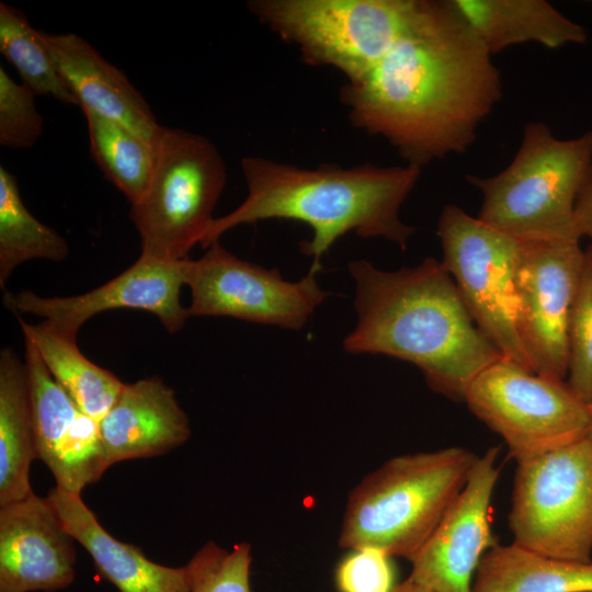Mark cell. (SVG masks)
<instances>
[{
    "instance_id": "obj_27",
    "label": "cell",
    "mask_w": 592,
    "mask_h": 592,
    "mask_svg": "<svg viewBox=\"0 0 592 592\" xmlns=\"http://www.w3.org/2000/svg\"><path fill=\"white\" fill-rule=\"evenodd\" d=\"M568 380L573 394L592 405V246L584 261L569 325Z\"/></svg>"
},
{
    "instance_id": "obj_1",
    "label": "cell",
    "mask_w": 592,
    "mask_h": 592,
    "mask_svg": "<svg viewBox=\"0 0 592 592\" xmlns=\"http://www.w3.org/2000/svg\"><path fill=\"white\" fill-rule=\"evenodd\" d=\"M491 54L452 0H422L388 54L340 99L350 122L386 139L407 164L465 152L502 96Z\"/></svg>"
},
{
    "instance_id": "obj_20",
    "label": "cell",
    "mask_w": 592,
    "mask_h": 592,
    "mask_svg": "<svg viewBox=\"0 0 592 592\" xmlns=\"http://www.w3.org/2000/svg\"><path fill=\"white\" fill-rule=\"evenodd\" d=\"M452 3L491 55L524 43L555 49L588 39L582 25L546 0H452Z\"/></svg>"
},
{
    "instance_id": "obj_24",
    "label": "cell",
    "mask_w": 592,
    "mask_h": 592,
    "mask_svg": "<svg viewBox=\"0 0 592 592\" xmlns=\"http://www.w3.org/2000/svg\"><path fill=\"white\" fill-rule=\"evenodd\" d=\"M89 130L90 150L105 178L130 202L146 193L156 163L155 147L123 124L82 110Z\"/></svg>"
},
{
    "instance_id": "obj_28",
    "label": "cell",
    "mask_w": 592,
    "mask_h": 592,
    "mask_svg": "<svg viewBox=\"0 0 592 592\" xmlns=\"http://www.w3.org/2000/svg\"><path fill=\"white\" fill-rule=\"evenodd\" d=\"M251 545L242 542L225 549L204 544L189 560L191 592H251Z\"/></svg>"
},
{
    "instance_id": "obj_6",
    "label": "cell",
    "mask_w": 592,
    "mask_h": 592,
    "mask_svg": "<svg viewBox=\"0 0 592 592\" xmlns=\"http://www.w3.org/2000/svg\"><path fill=\"white\" fill-rule=\"evenodd\" d=\"M422 0H252L249 11L311 66L363 79L417 18Z\"/></svg>"
},
{
    "instance_id": "obj_9",
    "label": "cell",
    "mask_w": 592,
    "mask_h": 592,
    "mask_svg": "<svg viewBox=\"0 0 592 592\" xmlns=\"http://www.w3.org/2000/svg\"><path fill=\"white\" fill-rule=\"evenodd\" d=\"M464 401L519 463L587 436L590 409L565 380L501 357L468 386Z\"/></svg>"
},
{
    "instance_id": "obj_33",
    "label": "cell",
    "mask_w": 592,
    "mask_h": 592,
    "mask_svg": "<svg viewBox=\"0 0 592 592\" xmlns=\"http://www.w3.org/2000/svg\"><path fill=\"white\" fill-rule=\"evenodd\" d=\"M589 409H590V425H589L587 437L592 440V405L589 406Z\"/></svg>"
},
{
    "instance_id": "obj_7",
    "label": "cell",
    "mask_w": 592,
    "mask_h": 592,
    "mask_svg": "<svg viewBox=\"0 0 592 592\" xmlns=\"http://www.w3.org/2000/svg\"><path fill=\"white\" fill-rule=\"evenodd\" d=\"M156 163L144 196L129 217L141 240L140 255L181 261L201 243L225 187L227 172L217 147L205 136L162 126Z\"/></svg>"
},
{
    "instance_id": "obj_21",
    "label": "cell",
    "mask_w": 592,
    "mask_h": 592,
    "mask_svg": "<svg viewBox=\"0 0 592 592\" xmlns=\"http://www.w3.org/2000/svg\"><path fill=\"white\" fill-rule=\"evenodd\" d=\"M37 458L25 363L15 351L0 352V505L33 492L32 462Z\"/></svg>"
},
{
    "instance_id": "obj_26",
    "label": "cell",
    "mask_w": 592,
    "mask_h": 592,
    "mask_svg": "<svg viewBox=\"0 0 592 592\" xmlns=\"http://www.w3.org/2000/svg\"><path fill=\"white\" fill-rule=\"evenodd\" d=\"M0 52L18 70L22 83L36 95H50L66 104L78 101L60 76L52 56L26 15L0 2Z\"/></svg>"
},
{
    "instance_id": "obj_29",
    "label": "cell",
    "mask_w": 592,
    "mask_h": 592,
    "mask_svg": "<svg viewBox=\"0 0 592 592\" xmlns=\"http://www.w3.org/2000/svg\"><path fill=\"white\" fill-rule=\"evenodd\" d=\"M35 93L24 83H16L0 66V145L26 149L43 133V117L35 106Z\"/></svg>"
},
{
    "instance_id": "obj_8",
    "label": "cell",
    "mask_w": 592,
    "mask_h": 592,
    "mask_svg": "<svg viewBox=\"0 0 592 592\" xmlns=\"http://www.w3.org/2000/svg\"><path fill=\"white\" fill-rule=\"evenodd\" d=\"M508 521L523 548L592 561V440L519 462Z\"/></svg>"
},
{
    "instance_id": "obj_10",
    "label": "cell",
    "mask_w": 592,
    "mask_h": 592,
    "mask_svg": "<svg viewBox=\"0 0 592 592\" xmlns=\"http://www.w3.org/2000/svg\"><path fill=\"white\" fill-rule=\"evenodd\" d=\"M436 234L443 252L441 263L479 330L503 357L533 372L517 325L521 241L453 204L444 206Z\"/></svg>"
},
{
    "instance_id": "obj_23",
    "label": "cell",
    "mask_w": 592,
    "mask_h": 592,
    "mask_svg": "<svg viewBox=\"0 0 592 592\" xmlns=\"http://www.w3.org/2000/svg\"><path fill=\"white\" fill-rule=\"evenodd\" d=\"M16 318L23 338L35 346L55 380L83 413L100 421L125 383L89 361L80 352L76 338L61 334L44 322L31 325L19 315Z\"/></svg>"
},
{
    "instance_id": "obj_11",
    "label": "cell",
    "mask_w": 592,
    "mask_h": 592,
    "mask_svg": "<svg viewBox=\"0 0 592 592\" xmlns=\"http://www.w3.org/2000/svg\"><path fill=\"white\" fill-rule=\"evenodd\" d=\"M197 260L185 259L184 280L191 289L192 316H226L249 322L300 330L329 296L317 280L321 263L311 264L297 282L237 258L218 241Z\"/></svg>"
},
{
    "instance_id": "obj_15",
    "label": "cell",
    "mask_w": 592,
    "mask_h": 592,
    "mask_svg": "<svg viewBox=\"0 0 592 592\" xmlns=\"http://www.w3.org/2000/svg\"><path fill=\"white\" fill-rule=\"evenodd\" d=\"M24 344L36 456L53 474L57 488L81 494L111 466L99 421L78 408L32 342L24 338Z\"/></svg>"
},
{
    "instance_id": "obj_18",
    "label": "cell",
    "mask_w": 592,
    "mask_h": 592,
    "mask_svg": "<svg viewBox=\"0 0 592 592\" xmlns=\"http://www.w3.org/2000/svg\"><path fill=\"white\" fill-rule=\"evenodd\" d=\"M99 428L111 466L163 455L191 436L173 389L157 376L124 384Z\"/></svg>"
},
{
    "instance_id": "obj_3",
    "label": "cell",
    "mask_w": 592,
    "mask_h": 592,
    "mask_svg": "<svg viewBox=\"0 0 592 592\" xmlns=\"http://www.w3.org/2000/svg\"><path fill=\"white\" fill-rule=\"evenodd\" d=\"M241 170L247 196L232 212L213 219L200 243L205 249L237 226L273 218L303 221L311 228V239L299 247L314 263H320L348 232L384 238L406 249L415 231L400 219L399 210L420 178L418 166L322 163L307 169L249 156L241 160Z\"/></svg>"
},
{
    "instance_id": "obj_16",
    "label": "cell",
    "mask_w": 592,
    "mask_h": 592,
    "mask_svg": "<svg viewBox=\"0 0 592 592\" xmlns=\"http://www.w3.org/2000/svg\"><path fill=\"white\" fill-rule=\"evenodd\" d=\"M75 538L34 492L0 505V592H55L76 579Z\"/></svg>"
},
{
    "instance_id": "obj_5",
    "label": "cell",
    "mask_w": 592,
    "mask_h": 592,
    "mask_svg": "<svg viewBox=\"0 0 592 592\" xmlns=\"http://www.w3.org/2000/svg\"><path fill=\"white\" fill-rule=\"evenodd\" d=\"M591 169L592 130L560 139L530 122L505 169L467 181L482 196L477 218L486 225L522 242L579 243L576 204Z\"/></svg>"
},
{
    "instance_id": "obj_17",
    "label": "cell",
    "mask_w": 592,
    "mask_h": 592,
    "mask_svg": "<svg viewBox=\"0 0 592 592\" xmlns=\"http://www.w3.org/2000/svg\"><path fill=\"white\" fill-rule=\"evenodd\" d=\"M39 36L81 110L123 124L155 147L162 126L121 69L75 33Z\"/></svg>"
},
{
    "instance_id": "obj_19",
    "label": "cell",
    "mask_w": 592,
    "mask_h": 592,
    "mask_svg": "<svg viewBox=\"0 0 592 592\" xmlns=\"http://www.w3.org/2000/svg\"><path fill=\"white\" fill-rule=\"evenodd\" d=\"M46 499L64 527L91 556L100 576L119 592H191L186 565L157 563L137 546L114 538L99 523L81 494L55 487Z\"/></svg>"
},
{
    "instance_id": "obj_30",
    "label": "cell",
    "mask_w": 592,
    "mask_h": 592,
    "mask_svg": "<svg viewBox=\"0 0 592 592\" xmlns=\"http://www.w3.org/2000/svg\"><path fill=\"white\" fill-rule=\"evenodd\" d=\"M391 558L376 548L352 549L335 569L338 592H391L395 588Z\"/></svg>"
},
{
    "instance_id": "obj_22",
    "label": "cell",
    "mask_w": 592,
    "mask_h": 592,
    "mask_svg": "<svg viewBox=\"0 0 592 592\" xmlns=\"http://www.w3.org/2000/svg\"><path fill=\"white\" fill-rule=\"evenodd\" d=\"M473 592H592V561L548 557L513 542L497 543L479 562Z\"/></svg>"
},
{
    "instance_id": "obj_31",
    "label": "cell",
    "mask_w": 592,
    "mask_h": 592,
    "mask_svg": "<svg viewBox=\"0 0 592 592\" xmlns=\"http://www.w3.org/2000/svg\"><path fill=\"white\" fill-rule=\"evenodd\" d=\"M576 218L581 238L588 237L592 241V169L579 194Z\"/></svg>"
},
{
    "instance_id": "obj_12",
    "label": "cell",
    "mask_w": 592,
    "mask_h": 592,
    "mask_svg": "<svg viewBox=\"0 0 592 592\" xmlns=\"http://www.w3.org/2000/svg\"><path fill=\"white\" fill-rule=\"evenodd\" d=\"M584 261L579 243L521 241L517 325L535 374L565 380L569 325Z\"/></svg>"
},
{
    "instance_id": "obj_25",
    "label": "cell",
    "mask_w": 592,
    "mask_h": 592,
    "mask_svg": "<svg viewBox=\"0 0 592 592\" xmlns=\"http://www.w3.org/2000/svg\"><path fill=\"white\" fill-rule=\"evenodd\" d=\"M67 241L25 207L15 177L0 166V287L18 265L35 259L64 261Z\"/></svg>"
},
{
    "instance_id": "obj_13",
    "label": "cell",
    "mask_w": 592,
    "mask_h": 592,
    "mask_svg": "<svg viewBox=\"0 0 592 592\" xmlns=\"http://www.w3.org/2000/svg\"><path fill=\"white\" fill-rule=\"evenodd\" d=\"M184 260L161 261L140 255L107 283L75 296L42 297L33 292H4L3 305L14 315L32 314L44 318L55 331L77 338L81 326L106 310L130 308L155 314L170 333L181 330L190 317L181 305L185 285Z\"/></svg>"
},
{
    "instance_id": "obj_14",
    "label": "cell",
    "mask_w": 592,
    "mask_h": 592,
    "mask_svg": "<svg viewBox=\"0 0 592 592\" xmlns=\"http://www.w3.org/2000/svg\"><path fill=\"white\" fill-rule=\"evenodd\" d=\"M499 448L478 457L471 473L439 525L411 560L409 576L434 592H473L476 570L494 545L490 511L500 476Z\"/></svg>"
},
{
    "instance_id": "obj_2",
    "label": "cell",
    "mask_w": 592,
    "mask_h": 592,
    "mask_svg": "<svg viewBox=\"0 0 592 592\" xmlns=\"http://www.w3.org/2000/svg\"><path fill=\"white\" fill-rule=\"evenodd\" d=\"M356 325L343 340L352 354H383L409 362L428 386L464 401L474 378L503 357L479 330L441 262L382 271L366 260L349 263Z\"/></svg>"
},
{
    "instance_id": "obj_4",
    "label": "cell",
    "mask_w": 592,
    "mask_h": 592,
    "mask_svg": "<svg viewBox=\"0 0 592 592\" xmlns=\"http://www.w3.org/2000/svg\"><path fill=\"white\" fill-rule=\"evenodd\" d=\"M452 446L395 456L349 493L338 544L411 562L464 488L477 459Z\"/></svg>"
},
{
    "instance_id": "obj_32",
    "label": "cell",
    "mask_w": 592,
    "mask_h": 592,
    "mask_svg": "<svg viewBox=\"0 0 592 592\" xmlns=\"http://www.w3.org/2000/svg\"><path fill=\"white\" fill-rule=\"evenodd\" d=\"M391 592H434L431 589L413 581L409 577L400 584L395 585Z\"/></svg>"
}]
</instances>
